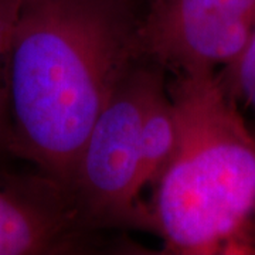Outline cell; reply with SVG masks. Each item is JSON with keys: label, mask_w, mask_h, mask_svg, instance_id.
I'll list each match as a JSON object with an SVG mask.
<instances>
[{"label": "cell", "mask_w": 255, "mask_h": 255, "mask_svg": "<svg viewBox=\"0 0 255 255\" xmlns=\"http://www.w3.org/2000/svg\"><path fill=\"white\" fill-rule=\"evenodd\" d=\"M98 233L60 183L36 167H0V255L91 253Z\"/></svg>", "instance_id": "5"}, {"label": "cell", "mask_w": 255, "mask_h": 255, "mask_svg": "<svg viewBox=\"0 0 255 255\" xmlns=\"http://www.w3.org/2000/svg\"><path fill=\"white\" fill-rule=\"evenodd\" d=\"M220 75L236 101L255 112V27L243 54L236 63L221 68Z\"/></svg>", "instance_id": "8"}, {"label": "cell", "mask_w": 255, "mask_h": 255, "mask_svg": "<svg viewBox=\"0 0 255 255\" xmlns=\"http://www.w3.org/2000/svg\"><path fill=\"white\" fill-rule=\"evenodd\" d=\"M20 0H0V152L6 150V112H7V74H9L10 43L13 26L17 16Z\"/></svg>", "instance_id": "7"}, {"label": "cell", "mask_w": 255, "mask_h": 255, "mask_svg": "<svg viewBox=\"0 0 255 255\" xmlns=\"http://www.w3.org/2000/svg\"><path fill=\"white\" fill-rule=\"evenodd\" d=\"M176 110L167 90L166 70L155 64L147 84L140 124L139 190H155L177 147Z\"/></svg>", "instance_id": "6"}, {"label": "cell", "mask_w": 255, "mask_h": 255, "mask_svg": "<svg viewBox=\"0 0 255 255\" xmlns=\"http://www.w3.org/2000/svg\"><path fill=\"white\" fill-rule=\"evenodd\" d=\"M142 11L139 0H20L7 74V155L73 191L95 121L143 60Z\"/></svg>", "instance_id": "1"}, {"label": "cell", "mask_w": 255, "mask_h": 255, "mask_svg": "<svg viewBox=\"0 0 255 255\" xmlns=\"http://www.w3.org/2000/svg\"><path fill=\"white\" fill-rule=\"evenodd\" d=\"M177 147L149 209L164 253L255 254V130L220 70L173 73Z\"/></svg>", "instance_id": "2"}, {"label": "cell", "mask_w": 255, "mask_h": 255, "mask_svg": "<svg viewBox=\"0 0 255 255\" xmlns=\"http://www.w3.org/2000/svg\"><path fill=\"white\" fill-rule=\"evenodd\" d=\"M255 27V0H146L139 44L166 71L217 70L236 63Z\"/></svg>", "instance_id": "4"}, {"label": "cell", "mask_w": 255, "mask_h": 255, "mask_svg": "<svg viewBox=\"0 0 255 255\" xmlns=\"http://www.w3.org/2000/svg\"><path fill=\"white\" fill-rule=\"evenodd\" d=\"M254 130H255V129H254Z\"/></svg>", "instance_id": "9"}, {"label": "cell", "mask_w": 255, "mask_h": 255, "mask_svg": "<svg viewBox=\"0 0 255 255\" xmlns=\"http://www.w3.org/2000/svg\"><path fill=\"white\" fill-rule=\"evenodd\" d=\"M153 67L142 60L125 75L82 149L71 193L95 231H153L152 213L139 190L142 111Z\"/></svg>", "instance_id": "3"}]
</instances>
